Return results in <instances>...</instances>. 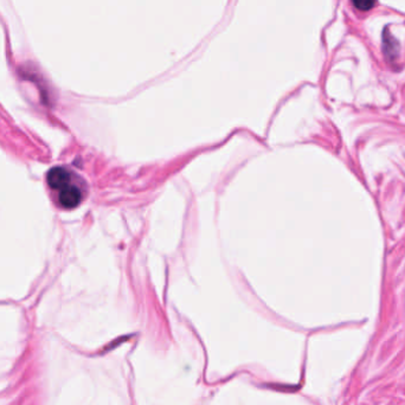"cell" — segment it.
Wrapping results in <instances>:
<instances>
[{
  "label": "cell",
  "instance_id": "7a4b0ae2",
  "mask_svg": "<svg viewBox=\"0 0 405 405\" xmlns=\"http://www.w3.org/2000/svg\"><path fill=\"white\" fill-rule=\"evenodd\" d=\"M382 47H384V52L390 61H393L398 55V43L393 37L390 35L389 31L384 32L382 37Z\"/></svg>",
  "mask_w": 405,
  "mask_h": 405
},
{
  "label": "cell",
  "instance_id": "6da1fadb",
  "mask_svg": "<svg viewBox=\"0 0 405 405\" xmlns=\"http://www.w3.org/2000/svg\"><path fill=\"white\" fill-rule=\"evenodd\" d=\"M47 180L49 186L55 192H57V201L63 209H75L83 199V186H82V184L77 183L76 175L68 168H52L49 171Z\"/></svg>",
  "mask_w": 405,
  "mask_h": 405
},
{
  "label": "cell",
  "instance_id": "3957f363",
  "mask_svg": "<svg viewBox=\"0 0 405 405\" xmlns=\"http://www.w3.org/2000/svg\"><path fill=\"white\" fill-rule=\"evenodd\" d=\"M351 3L357 10L367 12V11L372 10L376 6L377 0H351Z\"/></svg>",
  "mask_w": 405,
  "mask_h": 405
}]
</instances>
